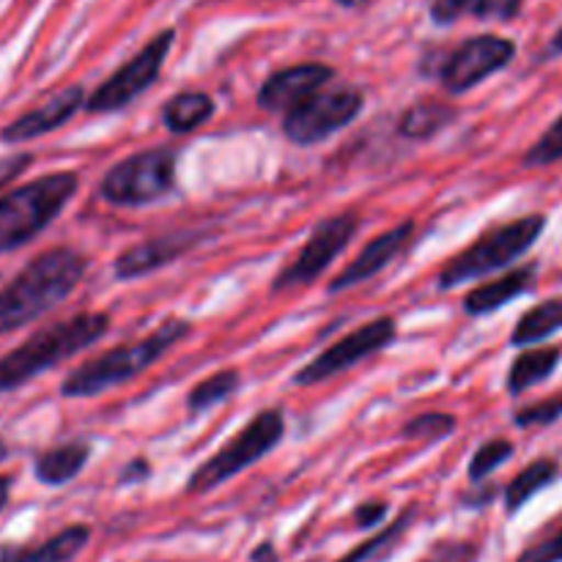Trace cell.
<instances>
[{"mask_svg": "<svg viewBox=\"0 0 562 562\" xmlns=\"http://www.w3.org/2000/svg\"><path fill=\"white\" fill-rule=\"evenodd\" d=\"M86 274V258L71 247H53L33 258L5 289H0V335L27 327L69 300Z\"/></svg>", "mask_w": 562, "mask_h": 562, "instance_id": "cell-1", "label": "cell"}, {"mask_svg": "<svg viewBox=\"0 0 562 562\" xmlns=\"http://www.w3.org/2000/svg\"><path fill=\"white\" fill-rule=\"evenodd\" d=\"M110 329L108 313H77L66 322L33 333L25 344L0 357V393H11L49 368L102 340Z\"/></svg>", "mask_w": 562, "mask_h": 562, "instance_id": "cell-2", "label": "cell"}, {"mask_svg": "<svg viewBox=\"0 0 562 562\" xmlns=\"http://www.w3.org/2000/svg\"><path fill=\"white\" fill-rule=\"evenodd\" d=\"M190 335V324L187 322H168L148 338L135 340V344L115 346L113 351L93 357V360L82 362L80 368L69 373L60 384V395L64 398H91V395H102L108 390L119 387V384L130 382V379L140 376L146 368L162 360L179 340Z\"/></svg>", "mask_w": 562, "mask_h": 562, "instance_id": "cell-3", "label": "cell"}, {"mask_svg": "<svg viewBox=\"0 0 562 562\" xmlns=\"http://www.w3.org/2000/svg\"><path fill=\"white\" fill-rule=\"evenodd\" d=\"M77 184V173L58 170L5 192L0 198V252H11L36 239L75 198Z\"/></svg>", "mask_w": 562, "mask_h": 562, "instance_id": "cell-4", "label": "cell"}, {"mask_svg": "<svg viewBox=\"0 0 562 562\" xmlns=\"http://www.w3.org/2000/svg\"><path fill=\"white\" fill-rule=\"evenodd\" d=\"M543 228H547V217L543 214H530V217L514 220V223L481 236L467 250H461L459 256H453L445 263L442 272H439V289L450 291L456 285L486 278V274L497 272V269L510 267V263L519 261L536 245Z\"/></svg>", "mask_w": 562, "mask_h": 562, "instance_id": "cell-5", "label": "cell"}, {"mask_svg": "<svg viewBox=\"0 0 562 562\" xmlns=\"http://www.w3.org/2000/svg\"><path fill=\"white\" fill-rule=\"evenodd\" d=\"M283 412L267 409L261 412V415H256L228 445H223L212 459L203 461V464L192 472L190 481H187V492L203 494L223 486L225 481H231L234 475L245 472L247 467L261 461L267 453H272V450L283 442Z\"/></svg>", "mask_w": 562, "mask_h": 562, "instance_id": "cell-6", "label": "cell"}, {"mask_svg": "<svg viewBox=\"0 0 562 562\" xmlns=\"http://www.w3.org/2000/svg\"><path fill=\"white\" fill-rule=\"evenodd\" d=\"M176 159L173 148H146L104 173L99 181V195L113 206H146L162 201L176 187Z\"/></svg>", "mask_w": 562, "mask_h": 562, "instance_id": "cell-7", "label": "cell"}, {"mask_svg": "<svg viewBox=\"0 0 562 562\" xmlns=\"http://www.w3.org/2000/svg\"><path fill=\"white\" fill-rule=\"evenodd\" d=\"M362 91L357 88H329L307 97L289 110L283 119V135L296 146H316L335 132L346 130L362 113Z\"/></svg>", "mask_w": 562, "mask_h": 562, "instance_id": "cell-8", "label": "cell"}, {"mask_svg": "<svg viewBox=\"0 0 562 562\" xmlns=\"http://www.w3.org/2000/svg\"><path fill=\"white\" fill-rule=\"evenodd\" d=\"M176 42L173 27H165L159 31L135 58L126 60L124 66L113 71L97 91L88 97L86 110L88 113H115V110L126 108L130 102H135L148 86L159 77L162 71L165 58H168L170 47Z\"/></svg>", "mask_w": 562, "mask_h": 562, "instance_id": "cell-9", "label": "cell"}, {"mask_svg": "<svg viewBox=\"0 0 562 562\" xmlns=\"http://www.w3.org/2000/svg\"><path fill=\"white\" fill-rule=\"evenodd\" d=\"M516 44L503 36H472L439 60L437 77L450 93H467L514 60Z\"/></svg>", "mask_w": 562, "mask_h": 562, "instance_id": "cell-10", "label": "cell"}, {"mask_svg": "<svg viewBox=\"0 0 562 562\" xmlns=\"http://www.w3.org/2000/svg\"><path fill=\"white\" fill-rule=\"evenodd\" d=\"M357 228H360V217L355 212L338 214L333 220H324L316 231L311 234V241L300 250V256L278 274L274 280V291L291 289V285H311L313 280L322 278L327 272L329 263L346 250L351 239H355Z\"/></svg>", "mask_w": 562, "mask_h": 562, "instance_id": "cell-11", "label": "cell"}, {"mask_svg": "<svg viewBox=\"0 0 562 562\" xmlns=\"http://www.w3.org/2000/svg\"><path fill=\"white\" fill-rule=\"evenodd\" d=\"M393 338H395V322L390 316H382L376 318V322L362 324L360 329L349 333L346 338L335 340L327 351H322L316 360L307 362V366L296 373L294 382L305 384V387H311V384H318V382H327V379L338 376V373L355 368L357 362L368 360V357H373L376 351H382Z\"/></svg>", "mask_w": 562, "mask_h": 562, "instance_id": "cell-12", "label": "cell"}, {"mask_svg": "<svg viewBox=\"0 0 562 562\" xmlns=\"http://www.w3.org/2000/svg\"><path fill=\"white\" fill-rule=\"evenodd\" d=\"M82 104H86V91H82V86L60 88V91L53 93L44 104L27 110L20 119L5 124L3 132H0V140L9 143V146H16V143H27L36 140V137L42 135H49V132H55L58 126L69 124L77 115V110H82Z\"/></svg>", "mask_w": 562, "mask_h": 562, "instance_id": "cell-13", "label": "cell"}, {"mask_svg": "<svg viewBox=\"0 0 562 562\" xmlns=\"http://www.w3.org/2000/svg\"><path fill=\"white\" fill-rule=\"evenodd\" d=\"M333 77L335 69L327 64H296L274 71L258 91V108L269 110V113H280V110L289 113L307 97L322 91V86H327Z\"/></svg>", "mask_w": 562, "mask_h": 562, "instance_id": "cell-14", "label": "cell"}, {"mask_svg": "<svg viewBox=\"0 0 562 562\" xmlns=\"http://www.w3.org/2000/svg\"><path fill=\"white\" fill-rule=\"evenodd\" d=\"M195 231H181V234H168L157 236V239H146L140 245L130 247V250L121 252L113 263V274L119 280H137L146 278V274L157 272V269L168 267V263L179 261L181 256L192 250L198 245Z\"/></svg>", "mask_w": 562, "mask_h": 562, "instance_id": "cell-15", "label": "cell"}, {"mask_svg": "<svg viewBox=\"0 0 562 562\" xmlns=\"http://www.w3.org/2000/svg\"><path fill=\"white\" fill-rule=\"evenodd\" d=\"M412 231H415V225L401 223V225H395V228L379 234L376 239H373L371 245L362 247L360 256H357L355 261H351L349 267H346L344 272L333 280V285H329V294H338V291H346V289H351V285H360V283H366V280L376 278V274L382 272V269H387L390 263H393V258L404 250L406 241L412 239Z\"/></svg>", "mask_w": 562, "mask_h": 562, "instance_id": "cell-16", "label": "cell"}, {"mask_svg": "<svg viewBox=\"0 0 562 562\" xmlns=\"http://www.w3.org/2000/svg\"><path fill=\"white\" fill-rule=\"evenodd\" d=\"M532 280H536V267H532V263L530 267L514 269V272L503 274V278L494 280V283L472 289L464 300V311L470 313V316H488V313L499 311V307H505L508 302H514L516 296H521L525 291H530Z\"/></svg>", "mask_w": 562, "mask_h": 562, "instance_id": "cell-17", "label": "cell"}, {"mask_svg": "<svg viewBox=\"0 0 562 562\" xmlns=\"http://www.w3.org/2000/svg\"><path fill=\"white\" fill-rule=\"evenodd\" d=\"M525 0H434L431 20L437 25H453V22L481 20V22H510L519 16Z\"/></svg>", "mask_w": 562, "mask_h": 562, "instance_id": "cell-18", "label": "cell"}, {"mask_svg": "<svg viewBox=\"0 0 562 562\" xmlns=\"http://www.w3.org/2000/svg\"><path fill=\"white\" fill-rule=\"evenodd\" d=\"M88 445L86 442H66L58 448L47 450L36 459L33 464V475L44 486H66L69 481H75L88 464Z\"/></svg>", "mask_w": 562, "mask_h": 562, "instance_id": "cell-19", "label": "cell"}, {"mask_svg": "<svg viewBox=\"0 0 562 562\" xmlns=\"http://www.w3.org/2000/svg\"><path fill=\"white\" fill-rule=\"evenodd\" d=\"M214 115V99L203 91H181L173 99H168L162 108L165 130L176 135L195 132L198 126L206 124Z\"/></svg>", "mask_w": 562, "mask_h": 562, "instance_id": "cell-20", "label": "cell"}, {"mask_svg": "<svg viewBox=\"0 0 562 562\" xmlns=\"http://www.w3.org/2000/svg\"><path fill=\"white\" fill-rule=\"evenodd\" d=\"M562 329V300H549L536 305L532 311H527L525 316L516 324L514 335H510V344L527 349V346H536L541 340L552 338L554 333Z\"/></svg>", "mask_w": 562, "mask_h": 562, "instance_id": "cell-21", "label": "cell"}, {"mask_svg": "<svg viewBox=\"0 0 562 562\" xmlns=\"http://www.w3.org/2000/svg\"><path fill=\"white\" fill-rule=\"evenodd\" d=\"M456 115L459 113H456V108H450V104L426 99V102L412 104V108L401 115L398 132L404 137H409V140H428V137L442 132L448 124H453Z\"/></svg>", "mask_w": 562, "mask_h": 562, "instance_id": "cell-22", "label": "cell"}, {"mask_svg": "<svg viewBox=\"0 0 562 562\" xmlns=\"http://www.w3.org/2000/svg\"><path fill=\"white\" fill-rule=\"evenodd\" d=\"M558 362H560L558 349H532V351H525V355H519L514 366H510L508 393L521 395L530 387H536V384L547 382V379L554 373V368H558Z\"/></svg>", "mask_w": 562, "mask_h": 562, "instance_id": "cell-23", "label": "cell"}, {"mask_svg": "<svg viewBox=\"0 0 562 562\" xmlns=\"http://www.w3.org/2000/svg\"><path fill=\"white\" fill-rule=\"evenodd\" d=\"M554 477H558V464H554V461H532V464L527 467L525 472H519V475L510 481V486L505 488V508H508V514H516V510L525 508L538 492L552 486Z\"/></svg>", "mask_w": 562, "mask_h": 562, "instance_id": "cell-24", "label": "cell"}, {"mask_svg": "<svg viewBox=\"0 0 562 562\" xmlns=\"http://www.w3.org/2000/svg\"><path fill=\"white\" fill-rule=\"evenodd\" d=\"M88 538H91V530H88V527H66L58 536L44 541L42 547L31 549V552H27V562H71L82 549H86Z\"/></svg>", "mask_w": 562, "mask_h": 562, "instance_id": "cell-25", "label": "cell"}, {"mask_svg": "<svg viewBox=\"0 0 562 562\" xmlns=\"http://www.w3.org/2000/svg\"><path fill=\"white\" fill-rule=\"evenodd\" d=\"M239 382L241 379L236 371H220L214 373V376L203 379L201 384H195V387L190 390L187 409H190L192 415H203V412L214 409V406L223 404V401H228L231 395L236 393Z\"/></svg>", "mask_w": 562, "mask_h": 562, "instance_id": "cell-26", "label": "cell"}, {"mask_svg": "<svg viewBox=\"0 0 562 562\" xmlns=\"http://www.w3.org/2000/svg\"><path fill=\"white\" fill-rule=\"evenodd\" d=\"M456 431V417L448 412H426L409 420L401 431L404 439H420V442H437V439L450 437Z\"/></svg>", "mask_w": 562, "mask_h": 562, "instance_id": "cell-27", "label": "cell"}, {"mask_svg": "<svg viewBox=\"0 0 562 562\" xmlns=\"http://www.w3.org/2000/svg\"><path fill=\"white\" fill-rule=\"evenodd\" d=\"M510 456H514V445H510L508 439H492V442H486L483 448L475 450V456H472L470 481L483 483L492 472H497Z\"/></svg>", "mask_w": 562, "mask_h": 562, "instance_id": "cell-28", "label": "cell"}, {"mask_svg": "<svg viewBox=\"0 0 562 562\" xmlns=\"http://www.w3.org/2000/svg\"><path fill=\"white\" fill-rule=\"evenodd\" d=\"M562 159V115L538 137L536 146L527 151L525 165L527 168H543V165H554Z\"/></svg>", "mask_w": 562, "mask_h": 562, "instance_id": "cell-29", "label": "cell"}, {"mask_svg": "<svg viewBox=\"0 0 562 562\" xmlns=\"http://www.w3.org/2000/svg\"><path fill=\"white\" fill-rule=\"evenodd\" d=\"M409 521H412V510H406V514L401 516V519L395 521L393 527H387V530H384V532H379V536H376V538H371V541L360 543V547H357L355 552H351V554H346V558L340 560V562H366V560L376 558V554L382 552V549L387 547V543L398 541V538H401V532H404L406 527H409Z\"/></svg>", "mask_w": 562, "mask_h": 562, "instance_id": "cell-30", "label": "cell"}, {"mask_svg": "<svg viewBox=\"0 0 562 562\" xmlns=\"http://www.w3.org/2000/svg\"><path fill=\"white\" fill-rule=\"evenodd\" d=\"M562 415V395L558 398H547L541 404H532L527 409H521L516 415V426L519 428H532V426H549Z\"/></svg>", "mask_w": 562, "mask_h": 562, "instance_id": "cell-31", "label": "cell"}, {"mask_svg": "<svg viewBox=\"0 0 562 562\" xmlns=\"http://www.w3.org/2000/svg\"><path fill=\"white\" fill-rule=\"evenodd\" d=\"M516 562H562V530L554 538H549V541L527 549Z\"/></svg>", "mask_w": 562, "mask_h": 562, "instance_id": "cell-32", "label": "cell"}, {"mask_svg": "<svg viewBox=\"0 0 562 562\" xmlns=\"http://www.w3.org/2000/svg\"><path fill=\"white\" fill-rule=\"evenodd\" d=\"M31 162V154H9V157H0V190L9 187Z\"/></svg>", "mask_w": 562, "mask_h": 562, "instance_id": "cell-33", "label": "cell"}, {"mask_svg": "<svg viewBox=\"0 0 562 562\" xmlns=\"http://www.w3.org/2000/svg\"><path fill=\"white\" fill-rule=\"evenodd\" d=\"M475 560V549L470 543H448L439 547L426 562H472Z\"/></svg>", "mask_w": 562, "mask_h": 562, "instance_id": "cell-34", "label": "cell"}, {"mask_svg": "<svg viewBox=\"0 0 562 562\" xmlns=\"http://www.w3.org/2000/svg\"><path fill=\"white\" fill-rule=\"evenodd\" d=\"M384 516H387V505L384 503H366L355 510V521H357V527H362V530H368V527H376Z\"/></svg>", "mask_w": 562, "mask_h": 562, "instance_id": "cell-35", "label": "cell"}, {"mask_svg": "<svg viewBox=\"0 0 562 562\" xmlns=\"http://www.w3.org/2000/svg\"><path fill=\"white\" fill-rule=\"evenodd\" d=\"M31 549L16 547V543H0V562H27Z\"/></svg>", "mask_w": 562, "mask_h": 562, "instance_id": "cell-36", "label": "cell"}, {"mask_svg": "<svg viewBox=\"0 0 562 562\" xmlns=\"http://www.w3.org/2000/svg\"><path fill=\"white\" fill-rule=\"evenodd\" d=\"M146 475H148V464L143 459H137L135 464L126 467L124 475H121V481H124V483H140V481H146Z\"/></svg>", "mask_w": 562, "mask_h": 562, "instance_id": "cell-37", "label": "cell"}, {"mask_svg": "<svg viewBox=\"0 0 562 562\" xmlns=\"http://www.w3.org/2000/svg\"><path fill=\"white\" fill-rule=\"evenodd\" d=\"M252 562H278V554H274L272 543H263V547H258L256 552H252Z\"/></svg>", "mask_w": 562, "mask_h": 562, "instance_id": "cell-38", "label": "cell"}, {"mask_svg": "<svg viewBox=\"0 0 562 562\" xmlns=\"http://www.w3.org/2000/svg\"><path fill=\"white\" fill-rule=\"evenodd\" d=\"M11 486H14V477L9 475H0V510L9 505V494H11Z\"/></svg>", "mask_w": 562, "mask_h": 562, "instance_id": "cell-39", "label": "cell"}, {"mask_svg": "<svg viewBox=\"0 0 562 562\" xmlns=\"http://www.w3.org/2000/svg\"><path fill=\"white\" fill-rule=\"evenodd\" d=\"M554 55H562V27L554 33V38L549 42V47H547V58H554Z\"/></svg>", "mask_w": 562, "mask_h": 562, "instance_id": "cell-40", "label": "cell"}, {"mask_svg": "<svg viewBox=\"0 0 562 562\" xmlns=\"http://www.w3.org/2000/svg\"><path fill=\"white\" fill-rule=\"evenodd\" d=\"M338 5H344V9H366L371 0H335Z\"/></svg>", "mask_w": 562, "mask_h": 562, "instance_id": "cell-41", "label": "cell"}, {"mask_svg": "<svg viewBox=\"0 0 562 562\" xmlns=\"http://www.w3.org/2000/svg\"><path fill=\"white\" fill-rule=\"evenodd\" d=\"M5 456H9V448H5V442H0V461H3Z\"/></svg>", "mask_w": 562, "mask_h": 562, "instance_id": "cell-42", "label": "cell"}]
</instances>
